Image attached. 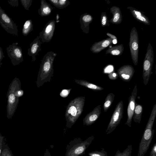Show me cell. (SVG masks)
Wrapping results in <instances>:
<instances>
[{
	"instance_id": "obj_34",
	"label": "cell",
	"mask_w": 156,
	"mask_h": 156,
	"mask_svg": "<svg viewBox=\"0 0 156 156\" xmlns=\"http://www.w3.org/2000/svg\"><path fill=\"white\" fill-rule=\"evenodd\" d=\"M8 1L9 4L13 7H17L18 6V0H8Z\"/></svg>"
},
{
	"instance_id": "obj_36",
	"label": "cell",
	"mask_w": 156,
	"mask_h": 156,
	"mask_svg": "<svg viewBox=\"0 0 156 156\" xmlns=\"http://www.w3.org/2000/svg\"><path fill=\"white\" fill-rule=\"evenodd\" d=\"M5 57V56L4 55L3 49L0 47V65L2 64L3 63L1 62V61Z\"/></svg>"
},
{
	"instance_id": "obj_6",
	"label": "cell",
	"mask_w": 156,
	"mask_h": 156,
	"mask_svg": "<svg viewBox=\"0 0 156 156\" xmlns=\"http://www.w3.org/2000/svg\"><path fill=\"white\" fill-rule=\"evenodd\" d=\"M152 47L150 43L148 44L143 63V78L145 85L147 84L152 73V70L154 62V54Z\"/></svg>"
},
{
	"instance_id": "obj_24",
	"label": "cell",
	"mask_w": 156,
	"mask_h": 156,
	"mask_svg": "<svg viewBox=\"0 0 156 156\" xmlns=\"http://www.w3.org/2000/svg\"><path fill=\"white\" fill-rule=\"evenodd\" d=\"M114 98L115 95L113 93H110L108 94L105 99L103 105L105 112H106L110 108L113 102Z\"/></svg>"
},
{
	"instance_id": "obj_31",
	"label": "cell",
	"mask_w": 156,
	"mask_h": 156,
	"mask_svg": "<svg viewBox=\"0 0 156 156\" xmlns=\"http://www.w3.org/2000/svg\"><path fill=\"white\" fill-rule=\"evenodd\" d=\"M71 90V88L69 89H63L61 91L60 93V95L62 98H66L69 94Z\"/></svg>"
},
{
	"instance_id": "obj_33",
	"label": "cell",
	"mask_w": 156,
	"mask_h": 156,
	"mask_svg": "<svg viewBox=\"0 0 156 156\" xmlns=\"http://www.w3.org/2000/svg\"><path fill=\"white\" fill-rule=\"evenodd\" d=\"M106 35L112 40L113 44H116L117 43V39L116 36L108 33H107Z\"/></svg>"
},
{
	"instance_id": "obj_25",
	"label": "cell",
	"mask_w": 156,
	"mask_h": 156,
	"mask_svg": "<svg viewBox=\"0 0 156 156\" xmlns=\"http://www.w3.org/2000/svg\"><path fill=\"white\" fill-rule=\"evenodd\" d=\"M55 7L59 9H63L69 5L70 2L68 0H48Z\"/></svg>"
},
{
	"instance_id": "obj_19",
	"label": "cell",
	"mask_w": 156,
	"mask_h": 156,
	"mask_svg": "<svg viewBox=\"0 0 156 156\" xmlns=\"http://www.w3.org/2000/svg\"><path fill=\"white\" fill-rule=\"evenodd\" d=\"M110 12L112 14V18L110 22L114 24H119L122 22V17L120 8L116 6H113L110 9Z\"/></svg>"
},
{
	"instance_id": "obj_1",
	"label": "cell",
	"mask_w": 156,
	"mask_h": 156,
	"mask_svg": "<svg viewBox=\"0 0 156 156\" xmlns=\"http://www.w3.org/2000/svg\"><path fill=\"white\" fill-rule=\"evenodd\" d=\"M57 54L53 51H48L44 56L40 64L36 84L39 88L44 83L50 82L54 73L53 62Z\"/></svg>"
},
{
	"instance_id": "obj_29",
	"label": "cell",
	"mask_w": 156,
	"mask_h": 156,
	"mask_svg": "<svg viewBox=\"0 0 156 156\" xmlns=\"http://www.w3.org/2000/svg\"><path fill=\"white\" fill-rule=\"evenodd\" d=\"M88 154L89 156H108L107 152L104 148H102L101 151H91Z\"/></svg>"
},
{
	"instance_id": "obj_26",
	"label": "cell",
	"mask_w": 156,
	"mask_h": 156,
	"mask_svg": "<svg viewBox=\"0 0 156 156\" xmlns=\"http://www.w3.org/2000/svg\"><path fill=\"white\" fill-rule=\"evenodd\" d=\"M33 30V24L31 20H28L24 23L22 30L23 35L26 36Z\"/></svg>"
},
{
	"instance_id": "obj_22",
	"label": "cell",
	"mask_w": 156,
	"mask_h": 156,
	"mask_svg": "<svg viewBox=\"0 0 156 156\" xmlns=\"http://www.w3.org/2000/svg\"><path fill=\"white\" fill-rule=\"evenodd\" d=\"M143 111L142 105L135 103V108L133 113V118L136 123H140Z\"/></svg>"
},
{
	"instance_id": "obj_21",
	"label": "cell",
	"mask_w": 156,
	"mask_h": 156,
	"mask_svg": "<svg viewBox=\"0 0 156 156\" xmlns=\"http://www.w3.org/2000/svg\"><path fill=\"white\" fill-rule=\"evenodd\" d=\"M75 82L78 84L95 91H101L104 89L103 87L83 80H75Z\"/></svg>"
},
{
	"instance_id": "obj_3",
	"label": "cell",
	"mask_w": 156,
	"mask_h": 156,
	"mask_svg": "<svg viewBox=\"0 0 156 156\" xmlns=\"http://www.w3.org/2000/svg\"><path fill=\"white\" fill-rule=\"evenodd\" d=\"M85 97H78L71 101L67 105L65 113L66 126L70 128L75 123L83 111Z\"/></svg>"
},
{
	"instance_id": "obj_15",
	"label": "cell",
	"mask_w": 156,
	"mask_h": 156,
	"mask_svg": "<svg viewBox=\"0 0 156 156\" xmlns=\"http://www.w3.org/2000/svg\"><path fill=\"white\" fill-rule=\"evenodd\" d=\"M42 42L39 36H38L31 42L30 48L28 50V54L32 57V62H34L36 60V56L41 49Z\"/></svg>"
},
{
	"instance_id": "obj_14",
	"label": "cell",
	"mask_w": 156,
	"mask_h": 156,
	"mask_svg": "<svg viewBox=\"0 0 156 156\" xmlns=\"http://www.w3.org/2000/svg\"><path fill=\"white\" fill-rule=\"evenodd\" d=\"M101 112V105H99L85 116L83 120V125L88 126L93 124L99 117Z\"/></svg>"
},
{
	"instance_id": "obj_28",
	"label": "cell",
	"mask_w": 156,
	"mask_h": 156,
	"mask_svg": "<svg viewBox=\"0 0 156 156\" xmlns=\"http://www.w3.org/2000/svg\"><path fill=\"white\" fill-rule=\"evenodd\" d=\"M109 20L105 12H102L101 15V23L102 27H108L110 24Z\"/></svg>"
},
{
	"instance_id": "obj_35",
	"label": "cell",
	"mask_w": 156,
	"mask_h": 156,
	"mask_svg": "<svg viewBox=\"0 0 156 156\" xmlns=\"http://www.w3.org/2000/svg\"><path fill=\"white\" fill-rule=\"evenodd\" d=\"M150 156H156V143L153 145L150 153Z\"/></svg>"
},
{
	"instance_id": "obj_16",
	"label": "cell",
	"mask_w": 156,
	"mask_h": 156,
	"mask_svg": "<svg viewBox=\"0 0 156 156\" xmlns=\"http://www.w3.org/2000/svg\"><path fill=\"white\" fill-rule=\"evenodd\" d=\"M113 44L112 40L107 38L98 42L94 43L90 48L91 51L94 53H98Z\"/></svg>"
},
{
	"instance_id": "obj_4",
	"label": "cell",
	"mask_w": 156,
	"mask_h": 156,
	"mask_svg": "<svg viewBox=\"0 0 156 156\" xmlns=\"http://www.w3.org/2000/svg\"><path fill=\"white\" fill-rule=\"evenodd\" d=\"M21 83L19 78H15L10 84L7 92V116L11 119L14 114L18 106L20 98L16 91L21 88Z\"/></svg>"
},
{
	"instance_id": "obj_10",
	"label": "cell",
	"mask_w": 156,
	"mask_h": 156,
	"mask_svg": "<svg viewBox=\"0 0 156 156\" xmlns=\"http://www.w3.org/2000/svg\"><path fill=\"white\" fill-rule=\"evenodd\" d=\"M18 44V43H14L6 48L7 55L14 66L20 64L23 61L22 49Z\"/></svg>"
},
{
	"instance_id": "obj_38",
	"label": "cell",
	"mask_w": 156,
	"mask_h": 156,
	"mask_svg": "<svg viewBox=\"0 0 156 156\" xmlns=\"http://www.w3.org/2000/svg\"><path fill=\"white\" fill-rule=\"evenodd\" d=\"M5 156H12L10 154H7L6 155H5Z\"/></svg>"
},
{
	"instance_id": "obj_32",
	"label": "cell",
	"mask_w": 156,
	"mask_h": 156,
	"mask_svg": "<svg viewBox=\"0 0 156 156\" xmlns=\"http://www.w3.org/2000/svg\"><path fill=\"white\" fill-rule=\"evenodd\" d=\"M109 78L111 80H115L118 77V74L116 73L113 72L110 73L108 75Z\"/></svg>"
},
{
	"instance_id": "obj_20",
	"label": "cell",
	"mask_w": 156,
	"mask_h": 156,
	"mask_svg": "<svg viewBox=\"0 0 156 156\" xmlns=\"http://www.w3.org/2000/svg\"><path fill=\"white\" fill-rule=\"evenodd\" d=\"M54 9L45 0H41L40 6L38 10V12L42 17L47 16L51 14Z\"/></svg>"
},
{
	"instance_id": "obj_13",
	"label": "cell",
	"mask_w": 156,
	"mask_h": 156,
	"mask_svg": "<svg viewBox=\"0 0 156 156\" xmlns=\"http://www.w3.org/2000/svg\"><path fill=\"white\" fill-rule=\"evenodd\" d=\"M118 75L124 81H129L132 78L135 69L129 65H126L121 66L117 70Z\"/></svg>"
},
{
	"instance_id": "obj_23",
	"label": "cell",
	"mask_w": 156,
	"mask_h": 156,
	"mask_svg": "<svg viewBox=\"0 0 156 156\" xmlns=\"http://www.w3.org/2000/svg\"><path fill=\"white\" fill-rule=\"evenodd\" d=\"M124 48L122 44L112 47H110L106 50V54H110L113 55H122L124 51Z\"/></svg>"
},
{
	"instance_id": "obj_2",
	"label": "cell",
	"mask_w": 156,
	"mask_h": 156,
	"mask_svg": "<svg viewBox=\"0 0 156 156\" xmlns=\"http://www.w3.org/2000/svg\"><path fill=\"white\" fill-rule=\"evenodd\" d=\"M156 116V103L152 108L148 120L140 143L138 156H144L147 152L154 136L153 126Z\"/></svg>"
},
{
	"instance_id": "obj_8",
	"label": "cell",
	"mask_w": 156,
	"mask_h": 156,
	"mask_svg": "<svg viewBox=\"0 0 156 156\" xmlns=\"http://www.w3.org/2000/svg\"><path fill=\"white\" fill-rule=\"evenodd\" d=\"M129 45L133 63L135 66H136L138 62L139 38L135 27H133L130 31Z\"/></svg>"
},
{
	"instance_id": "obj_37",
	"label": "cell",
	"mask_w": 156,
	"mask_h": 156,
	"mask_svg": "<svg viewBox=\"0 0 156 156\" xmlns=\"http://www.w3.org/2000/svg\"><path fill=\"white\" fill-rule=\"evenodd\" d=\"M44 156H51V154L49 151V149L46 148L44 153Z\"/></svg>"
},
{
	"instance_id": "obj_9",
	"label": "cell",
	"mask_w": 156,
	"mask_h": 156,
	"mask_svg": "<svg viewBox=\"0 0 156 156\" xmlns=\"http://www.w3.org/2000/svg\"><path fill=\"white\" fill-rule=\"evenodd\" d=\"M0 24L7 33L18 36L17 26L0 6Z\"/></svg>"
},
{
	"instance_id": "obj_5",
	"label": "cell",
	"mask_w": 156,
	"mask_h": 156,
	"mask_svg": "<svg viewBox=\"0 0 156 156\" xmlns=\"http://www.w3.org/2000/svg\"><path fill=\"white\" fill-rule=\"evenodd\" d=\"M94 139L92 135L85 140L80 137L75 138L67 145L65 156H79L85 154V151Z\"/></svg>"
},
{
	"instance_id": "obj_40",
	"label": "cell",
	"mask_w": 156,
	"mask_h": 156,
	"mask_svg": "<svg viewBox=\"0 0 156 156\" xmlns=\"http://www.w3.org/2000/svg\"><path fill=\"white\" fill-rule=\"evenodd\" d=\"M1 67V65H0V68Z\"/></svg>"
},
{
	"instance_id": "obj_39",
	"label": "cell",
	"mask_w": 156,
	"mask_h": 156,
	"mask_svg": "<svg viewBox=\"0 0 156 156\" xmlns=\"http://www.w3.org/2000/svg\"><path fill=\"white\" fill-rule=\"evenodd\" d=\"M0 152H1V150L0 149Z\"/></svg>"
},
{
	"instance_id": "obj_11",
	"label": "cell",
	"mask_w": 156,
	"mask_h": 156,
	"mask_svg": "<svg viewBox=\"0 0 156 156\" xmlns=\"http://www.w3.org/2000/svg\"><path fill=\"white\" fill-rule=\"evenodd\" d=\"M55 20H51L46 24L39 34V36L42 43H47L51 40L55 30Z\"/></svg>"
},
{
	"instance_id": "obj_17",
	"label": "cell",
	"mask_w": 156,
	"mask_h": 156,
	"mask_svg": "<svg viewBox=\"0 0 156 156\" xmlns=\"http://www.w3.org/2000/svg\"><path fill=\"white\" fill-rule=\"evenodd\" d=\"M93 18L90 14L85 13L81 15L80 18V28L83 33H88L89 25L92 22Z\"/></svg>"
},
{
	"instance_id": "obj_7",
	"label": "cell",
	"mask_w": 156,
	"mask_h": 156,
	"mask_svg": "<svg viewBox=\"0 0 156 156\" xmlns=\"http://www.w3.org/2000/svg\"><path fill=\"white\" fill-rule=\"evenodd\" d=\"M123 113V104L122 101H121L116 105L108 125L106 131L107 135L112 132L120 123Z\"/></svg>"
},
{
	"instance_id": "obj_27",
	"label": "cell",
	"mask_w": 156,
	"mask_h": 156,
	"mask_svg": "<svg viewBox=\"0 0 156 156\" xmlns=\"http://www.w3.org/2000/svg\"><path fill=\"white\" fill-rule=\"evenodd\" d=\"M132 149V145H128L127 148L122 152L118 150L114 156H131Z\"/></svg>"
},
{
	"instance_id": "obj_18",
	"label": "cell",
	"mask_w": 156,
	"mask_h": 156,
	"mask_svg": "<svg viewBox=\"0 0 156 156\" xmlns=\"http://www.w3.org/2000/svg\"><path fill=\"white\" fill-rule=\"evenodd\" d=\"M127 8L130 11L132 15L137 20L145 25H150L149 19L143 12L131 6L127 7Z\"/></svg>"
},
{
	"instance_id": "obj_12",
	"label": "cell",
	"mask_w": 156,
	"mask_h": 156,
	"mask_svg": "<svg viewBox=\"0 0 156 156\" xmlns=\"http://www.w3.org/2000/svg\"><path fill=\"white\" fill-rule=\"evenodd\" d=\"M137 93V85L136 84L131 93V95L129 98L128 104L127 109V118L125 124V125H126L130 127H131V126Z\"/></svg>"
},
{
	"instance_id": "obj_30",
	"label": "cell",
	"mask_w": 156,
	"mask_h": 156,
	"mask_svg": "<svg viewBox=\"0 0 156 156\" xmlns=\"http://www.w3.org/2000/svg\"><path fill=\"white\" fill-rule=\"evenodd\" d=\"M21 3L26 10H29L31 6L33 0H20Z\"/></svg>"
}]
</instances>
